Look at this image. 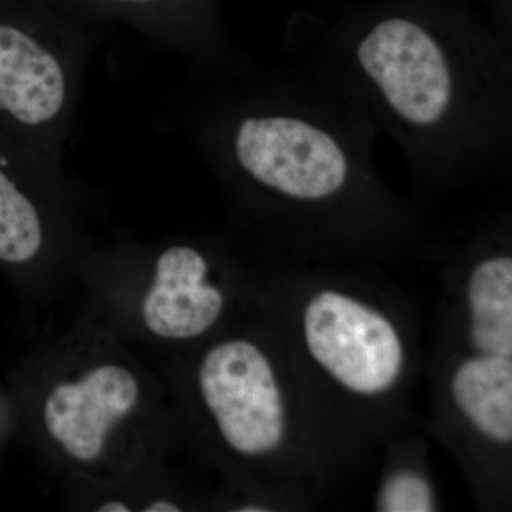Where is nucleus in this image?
I'll list each match as a JSON object with an SVG mask.
<instances>
[{"label": "nucleus", "mask_w": 512, "mask_h": 512, "mask_svg": "<svg viewBox=\"0 0 512 512\" xmlns=\"http://www.w3.org/2000/svg\"><path fill=\"white\" fill-rule=\"evenodd\" d=\"M282 50L338 87L417 180L461 184L512 165V49L444 0H393L289 26Z\"/></svg>", "instance_id": "obj_1"}, {"label": "nucleus", "mask_w": 512, "mask_h": 512, "mask_svg": "<svg viewBox=\"0 0 512 512\" xmlns=\"http://www.w3.org/2000/svg\"><path fill=\"white\" fill-rule=\"evenodd\" d=\"M214 94L195 127L231 180L301 211L383 197L375 124L319 74L288 60Z\"/></svg>", "instance_id": "obj_2"}, {"label": "nucleus", "mask_w": 512, "mask_h": 512, "mask_svg": "<svg viewBox=\"0 0 512 512\" xmlns=\"http://www.w3.org/2000/svg\"><path fill=\"white\" fill-rule=\"evenodd\" d=\"M208 409L229 446L261 456L284 437V409L274 373L261 350L235 340L208 353L200 369Z\"/></svg>", "instance_id": "obj_3"}, {"label": "nucleus", "mask_w": 512, "mask_h": 512, "mask_svg": "<svg viewBox=\"0 0 512 512\" xmlns=\"http://www.w3.org/2000/svg\"><path fill=\"white\" fill-rule=\"evenodd\" d=\"M305 335L312 356L353 392H383L402 370V343L389 320L340 293L309 303Z\"/></svg>", "instance_id": "obj_4"}, {"label": "nucleus", "mask_w": 512, "mask_h": 512, "mask_svg": "<svg viewBox=\"0 0 512 512\" xmlns=\"http://www.w3.org/2000/svg\"><path fill=\"white\" fill-rule=\"evenodd\" d=\"M69 100L62 60L29 30L0 23V120L20 130H46Z\"/></svg>", "instance_id": "obj_5"}, {"label": "nucleus", "mask_w": 512, "mask_h": 512, "mask_svg": "<svg viewBox=\"0 0 512 512\" xmlns=\"http://www.w3.org/2000/svg\"><path fill=\"white\" fill-rule=\"evenodd\" d=\"M137 399V380L127 369L97 367L80 382L59 384L50 393L47 431L76 460H96L111 427L134 409Z\"/></svg>", "instance_id": "obj_6"}, {"label": "nucleus", "mask_w": 512, "mask_h": 512, "mask_svg": "<svg viewBox=\"0 0 512 512\" xmlns=\"http://www.w3.org/2000/svg\"><path fill=\"white\" fill-rule=\"evenodd\" d=\"M208 262L197 249L175 245L160 255L143 302L147 328L161 338L190 339L220 318L221 292L205 282Z\"/></svg>", "instance_id": "obj_7"}, {"label": "nucleus", "mask_w": 512, "mask_h": 512, "mask_svg": "<svg viewBox=\"0 0 512 512\" xmlns=\"http://www.w3.org/2000/svg\"><path fill=\"white\" fill-rule=\"evenodd\" d=\"M454 399L490 439H512L511 357L485 355L468 360L453 380Z\"/></svg>", "instance_id": "obj_8"}, {"label": "nucleus", "mask_w": 512, "mask_h": 512, "mask_svg": "<svg viewBox=\"0 0 512 512\" xmlns=\"http://www.w3.org/2000/svg\"><path fill=\"white\" fill-rule=\"evenodd\" d=\"M471 340L485 355H512V259L488 256L468 282Z\"/></svg>", "instance_id": "obj_9"}, {"label": "nucleus", "mask_w": 512, "mask_h": 512, "mask_svg": "<svg viewBox=\"0 0 512 512\" xmlns=\"http://www.w3.org/2000/svg\"><path fill=\"white\" fill-rule=\"evenodd\" d=\"M42 242L35 205L0 168V261L25 264L35 258Z\"/></svg>", "instance_id": "obj_10"}, {"label": "nucleus", "mask_w": 512, "mask_h": 512, "mask_svg": "<svg viewBox=\"0 0 512 512\" xmlns=\"http://www.w3.org/2000/svg\"><path fill=\"white\" fill-rule=\"evenodd\" d=\"M379 510L383 512L433 511V498H431L429 484L417 474H394L383 487Z\"/></svg>", "instance_id": "obj_11"}, {"label": "nucleus", "mask_w": 512, "mask_h": 512, "mask_svg": "<svg viewBox=\"0 0 512 512\" xmlns=\"http://www.w3.org/2000/svg\"><path fill=\"white\" fill-rule=\"evenodd\" d=\"M100 2L120 6H150L156 5V3L168 2V0H100Z\"/></svg>", "instance_id": "obj_12"}, {"label": "nucleus", "mask_w": 512, "mask_h": 512, "mask_svg": "<svg viewBox=\"0 0 512 512\" xmlns=\"http://www.w3.org/2000/svg\"><path fill=\"white\" fill-rule=\"evenodd\" d=\"M180 508L173 503H168V501H156V503L148 505L147 508H144V512H180Z\"/></svg>", "instance_id": "obj_13"}, {"label": "nucleus", "mask_w": 512, "mask_h": 512, "mask_svg": "<svg viewBox=\"0 0 512 512\" xmlns=\"http://www.w3.org/2000/svg\"><path fill=\"white\" fill-rule=\"evenodd\" d=\"M99 512H130V507L120 501H109V503L101 505Z\"/></svg>", "instance_id": "obj_14"}, {"label": "nucleus", "mask_w": 512, "mask_h": 512, "mask_svg": "<svg viewBox=\"0 0 512 512\" xmlns=\"http://www.w3.org/2000/svg\"><path fill=\"white\" fill-rule=\"evenodd\" d=\"M241 512H265V511H268L266 510V508H258V507H245V508H241V510H239Z\"/></svg>", "instance_id": "obj_15"}]
</instances>
